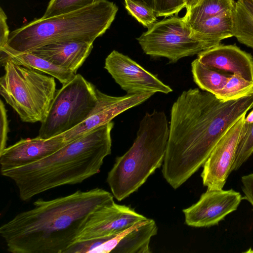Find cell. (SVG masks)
Instances as JSON below:
<instances>
[{
  "label": "cell",
  "instance_id": "6da1fadb",
  "mask_svg": "<svg viewBox=\"0 0 253 253\" xmlns=\"http://www.w3.org/2000/svg\"><path fill=\"white\" fill-rule=\"evenodd\" d=\"M253 106V93L222 101L199 88L183 91L170 110L162 172L174 189L204 164L227 130Z\"/></svg>",
  "mask_w": 253,
  "mask_h": 253
},
{
  "label": "cell",
  "instance_id": "7a4b0ae2",
  "mask_svg": "<svg viewBox=\"0 0 253 253\" xmlns=\"http://www.w3.org/2000/svg\"><path fill=\"white\" fill-rule=\"evenodd\" d=\"M113 202V194L99 188L38 199L32 209L2 224L0 234L12 253H65L92 213Z\"/></svg>",
  "mask_w": 253,
  "mask_h": 253
},
{
  "label": "cell",
  "instance_id": "3957f363",
  "mask_svg": "<svg viewBox=\"0 0 253 253\" xmlns=\"http://www.w3.org/2000/svg\"><path fill=\"white\" fill-rule=\"evenodd\" d=\"M113 126L111 122L92 129L41 160L1 174L14 181L23 201L59 186L82 183L99 173L111 154Z\"/></svg>",
  "mask_w": 253,
  "mask_h": 253
},
{
  "label": "cell",
  "instance_id": "277c9868",
  "mask_svg": "<svg viewBox=\"0 0 253 253\" xmlns=\"http://www.w3.org/2000/svg\"><path fill=\"white\" fill-rule=\"evenodd\" d=\"M118 10L114 2L100 0L73 12L36 19L10 32L3 48L13 53H26L58 42L77 40L93 43L110 28Z\"/></svg>",
  "mask_w": 253,
  "mask_h": 253
},
{
  "label": "cell",
  "instance_id": "5b68a950",
  "mask_svg": "<svg viewBox=\"0 0 253 253\" xmlns=\"http://www.w3.org/2000/svg\"><path fill=\"white\" fill-rule=\"evenodd\" d=\"M169 135L165 112H147L130 148L117 157L107 177L112 194L122 201L136 191L163 164Z\"/></svg>",
  "mask_w": 253,
  "mask_h": 253
},
{
  "label": "cell",
  "instance_id": "8992f818",
  "mask_svg": "<svg viewBox=\"0 0 253 253\" xmlns=\"http://www.w3.org/2000/svg\"><path fill=\"white\" fill-rule=\"evenodd\" d=\"M0 53L4 74L0 79V93L22 121L42 122L56 93L54 78L19 65Z\"/></svg>",
  "mask_w": 253,
  "mask_h": 253
},
{
  "label": "cell",
  "instance_id": "52a82bcc",
  "mask_svg": "<svg viewBox=\"0 0 253 253\" xmlns=\"http://www.w3.org/2000/svg\"><path fill=\"white\" fill-rule=\"evenodd\" d=\"M97 89L80 74L63 85L53 100L39 136L49 139L68 131L83 122L97 102Z\"/></svg>",
  "mask_w": 253,
  "mask_h": 253
},
{
  "label": "cell",
  "instance_id": "ba28073f",
  "mask_svg": "<svg viewBox=\"0 0 253 253\" xmlns=\"http://www.w3.org/2000/svg\"><path fill=\"white\" fill-rule=\"evenodd\" d=\"M137 40L146 54L165 57L170 63L205 50L192 36L191 27L184 17L172 16L156 22Z\"/></svg>",
  "mask_w": 253,
  "mask_h": 253
},
{
  "label": "cell",
  "instance_id": "9c48e42d",
  "mask_svg": "<svg viewBox=\"0 0 253 253\" xmlns=\"http://www.w3.org/2000/svg\"><path fill=\"white\" fill-rule=\"evenodd\" d=\"M104 68L128 94L152 92L168 94L172 88L128 56L113 50L106 58Z\"/></svg>",
  "mask_w": 253,
  "mask_h": 253
},
{
  "label": "cell",
  "instance_id": "30bf717a",
  "mask_svg": "<svg viewBox=\"0 0 253 253\" xmlns=\"http://www.w3.org/2000/svg\"><path fill=\"white\" fill-rule=\"evenodd\" d=\"M239 119L218 141L203 165L201 177L209 189H222L231 173L241 140L246 115Z\"/></svg>",
  "mask_w": 253,
  "mask_h": 253
},
{
  "label": "cell",
  "instance_id": "8fae6325",
  "mask_svg": "<svg viewBox=\"0 0 253 253\" xmlns=\"http://www.w3.org/2000/svg\"><path fill=\"white\" fill-rule=\"evenodd\" d=\"M242 200L241 194L233 189H207L197 202L183 210L185 223L194 227L217 225L237 210Z\"/></svg>",
  "mask_w": 253,
  "mask_h": 253
},
{
  "label": "cell",
  "instance_id": "7c38bea8",
  "mask_svg": "<svg viewBox=\"0 0 253 253\" xmlns=\"http://www.w3.org/2000/svg\"><path fill=\"white\" fill-rule=\"evenodd\" d=\"M97 102L89 116L82 123L61 135L68 144L89 131L112 122L119 114L139 105L155 93L152 92L114 96L97 90Z\"/></svg>",
  "mask_w": 253,
  "mask_h": 253
},
{
  "label": "cell",
  "instance_id": "4fadbf2b",
  "mask_svg": "<svg viewBox=\"0 0 253 253\" xmlns=\"http://www.w3.org/2000/svg\"><path fill=\"white\" fill-rule=\"evenodd\" d=\"M147 218L129 206L113 202L92 213L75 242L114 235Z\"/></svg>",
  "mask_w": 253,
  "mask_h": 253
},
{
  "label": "cell",
  "instance_id": "5bb4252c",
  "mask_svg": "<svg viewBox=\"0 0 253 253\" xmlns=\"http://www.w3.org/2000/svg\"><path fill=\"white\" fill-rule=\"evenodd\" d=\"M67 144L60 134L49 139L38 136L21 139L0 153V171L28 165L41 160Z\"/></svg>",
  "mask_w": 253,
  "mask_h": 253
},
{
  "label": "cell",
  "instance_id": "9a60e30c",
  "mask_svg": "<svg viewBox=\"0 0 253 253\" xmlns=\"http://www.w3.org/2000/svg\"><path fill=\"white\" fill-rule=\"evenodd\" d=\"M202 64L229 75L237 74L253 82V57L235 44H219L198 54Z\"/></svg>",
  "mask_w": 253,
  "mask_h": 253
},
{
  "label": "cell",
  "instance_id": "2e32d148",
  "mask_svg": "<svg viewBox=\"0 0 253 253\" xmlns=\"http://www.w3.org/2000/svg\"><path fill=\"white\" fill-rule=\"evenodd\" d=\"M93 48V43L70 40L49 43L31 53L75 74Z\"/></svg>",
  "mask_w": 253,
  "mask_h": 253
},
{
  "label": "cell",
  "instance_id": "e0dca14e",
  "mask_svg": "<svg viewBox=\"0 0 253 253\" xmlns=\"http://www.w3.org/2000/svg\"><path fill=\"white\" fill-rule=\"evenodd\" d=\"M233 11L191 26L192 36L203 44L205 50L219 45L225 39L233 37Z\"/></svg>",
  "mask_w": 253,
  "mask_h": 253
},
{
  "label": "cell",
  "instance_id": "ac0fdd59",
  "mask_svg": "<svg viewBox=\"0 0 253 253\" xmlns=\"http://www.w3.org/2000/svg\"><path fill=\"white\" fill-rule=\"evenodd\" d=\"M0 52L19 65L50 75L57 79L62 85L71 81L76 74L31 52L13 53L3 48H0Z\"/></svg>",
  "mask_w": 253,
  "mask_h": 253
},
{
  "label": "cell",
  "instance_id": "d6986e66",
  "mask_svg": "<svg viewBox=\"0 0 253 253\" xmlns=\"http://www.w3.org/2000/svg\"><path fill=\"white\" fill-rule=\"evenodd\" d=\"M233 37L253 49V0H238L233 11Z\"/></svg>",
  "mask_w": 253,
  "mask_h": 253
},
{
  "label": "cell",
  "instance_id": "ffe728a7",
  "mask_svg": "<svg viewBox=\"0 0 253 253\" xmlns=\"http://www.w3.org/2000/svg\"><path fill=\"white\" fill-rule=\"evenodd\" d=\"M191 72L194 82L199 87L214 95L223 88L231 75L206 66L197 58L191 63Z\"/></svg>",
  "mask_w": 253,
  "mask_h": 253
},
{
  "label": "cell",
  "instance_id": "44dd1931",
  "mask_svg": "<svg viewBox=\"0 0 253 253\" xmlns=\"http://www.w3.org/2000/svg\"><path fill=\"white\" fill-rule=\"evenodd\" d=\"M234 0H201L184 18L192 26L211 17L234 10Z\"/></svg>",
  "mask_w": 253,
  "mask_h": 253
},
{
  "label": "cell",
  "instance_id": "7402d4cb",
  "mask_svg": "<svg viewBox=\"0 0 253 253\" xmlns=\"http://www.w3.org/2000/svg\"><path fill=\"white\" fill-rule=\"evenodd\" d=\"M253 93V82L237 75H231L223 88L215 95L222 101L234 100Z\"/></svg>",
  "mask_w": 253,
  "mask_h": 253
},
{
  "label": "cell",
  "instance_id": "603a6c76",
  "mask_svg": "<svg viewBox=\"0 0 253 253\" xmlns=\"http://www.w3.org/2000/svg\"><path fill=\"white\" fill-rule=\"evenodd\" d=\"M100 0H50L42 17L46 19L73 12L88 6Z\"/></svg>",
  "mask_w": 253,
  "mask_h": 253
},
{
  "label": "cell",
  "instance_id": "cb8c5ba5",
  "mask_svg": "<svg viewBox=\"0 0 253 253\" xmlns=\"http://www.w3.org/2000/svg\"><path fill=\"white\" fill-rule=\"evenodd\" d=\"M253 154V123L244 124L243 134L238 146L231 172L238 170Z\"/></svg>",
  "mask_w": 253,
  "mask_h": 253
},
{
  "label": "cell",
  "instance_id": "d4e9b609",
  "mask_svg": "<svg viewBox=\"0 0 253 253\" xmlns=\"http://www.w3.org/2000/svg\"><path fill=\"white\" fill-rule=\"evenodd\" d=\"M128 13L134 17L143 26L148 29L157 22L154 10L148 6L131 0H124Z\"/></svg>",
  "mask_w": 253,
  "mask_h": 253
},
{
  "label": "cell",
  "instance_id": "484cf974",
  "mask_svg": "<svg viewBox=\"0 0 253 253\" xmlns=\"http://www.w3.org/2000/svg\"><path fill=\"white\" fill-rule=\"evenodd\" d=\"M153 9L157 17H168L177 14L184 7V0H153Z\"/></svg>",
  "mask_w": 253,
  "mask_h": 253
},
{
  "label": "cell",
  "instance_id": "4316f807",
  "mask_svg": "<svg viewBox=\"0 0 253 253\" xmlns=\"http://www.w3.org/2000/svg\"><path fill=\"white\" fill-rule=\"evenodd\" d=\"M0 153L6 147L9 132L7 110L2 100L0 101Z\"/></svg>",
  "mask_w": 253,
  "mask_h": 253
},
{
  "label": "cell",
  "instance_id": "83f0119b",
  "mask_svg": "<svg viewBox=\"0 0 253 253\" xmlns=\"http://www.w3.org/2000/svg\"><path fill=\"white\" fill-rule=\"evenodd\" d=\"M7 17L2 7L0 8V48L6 46L10 32L7 23Z\"/></svg>",
  "mask_w": 253,
  "mask_h": 253
},
{
  "label": "cell",
  "instance_id": "f1b7e54d",
  "mask_svg": "<svg viewBox=\"0 0 253 253\" xmlns=\"http://www.w3.org/2000/svg\"><path fill=\"white\" fill-rule=\"evenodd\" d=\"M241 182L245 198L253 207V173L243 175Z\"/></svg>",
  "mask_w": 253,
  "mask_h": 253
},
{
  "label": "cell",
  "instance_id": "f546056e",
  "mask_svg": "<svg viewBox=\"0 0 253 253\" xmlns=\"http://www.w3.org/2000/svg\"><path fill=\"white\" fill-rule=\"evenodd\" d=\"M201 0H184L186 9V13H188L192 8L195 7Z\"/></svg>",
  "mask_w": 253,
  "mask_h": 253
},
{
  "label": "cell",
  "instance_id": "4dcf8cb0",
  "mask_svg": "<svg viewBox=\"0 0 253 253\" xmlns=\"http://www.w3.org/2000/svg\"><path fill=\"white\" fill-rule=\"evenodd\" d=\"M131 0L146 5L153 9V8H154L153 0Z\"/></svg>",
  "mask_w": 253,
  "mask_h": 253
},
{
  "label": "cell",
  "instance_id": "1f68e13d",
  "mask_svg": "<svg viewBox=\"0 0 253 253\" xmlns=\"http://www.w3.org/2000/svg\"><path fill=\"white\" fill-rule=\"evenodd\" d=\"M245 253H253V250L252 249H250L247 251H245Z\"/></svg>",
  "mask_w": 253,
  "mask_h": 253
}]
</instances>
